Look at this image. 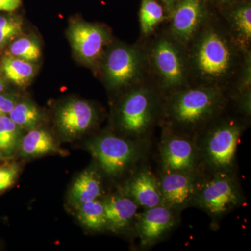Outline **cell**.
Wrapping results in <instances>:
<instances>
[{
	"mask_svg": "<svg viewBox=\"0 0 251 251\" xmlns=\"http://www.w3.org/2000/svg\"><path fill=\"white\" fill-rule=\"evenodd\" d=\"M68 31L74 52L81 61L90 66L101 59L105 48L111 41L108 29L84 21H73Z\"/></svg>",
	"mask_w": 251,
	"mask_h": 251,
	"instance_id": "cell-13",
	"label": "cell"
},
{
	"mask_svg": "<svg viewBox=\"0 0 251 251\" xmlns=\"http://www.w3.org/2000/svg\"><path fill=\"white\" fill-rule=\"evenodd\" d=\"M16 104V99L13 96L0 94V116L9 115Z\"/></svg>",
	"mask_w": 251,
	"mask_h": 251,
	"instance_id": "cell-29",
	"label": "cell"
},
{
	"mask_svg": "<svg viewBox=\"0 0 251 251\" xmlns=\"http://www.w3.org/2000/svg\"><path fill=\"white\" fill-rule=\"evenodd\" d=\"M159 1H161V2L165 5L166 9L171 13L172 9H173L175 5L176 4V3L179 0H159Z\"/></svg>",
	"mask_w": 251,
	"mask_h": 251,
	"instance_id": "cell-32",
	"label": "cell"
},
{
	"mask_svg": "<svg viewBox=\"0 0 251 251\" xmlns=\"http://www.w3.org/2000/svg\"><path fill=\"white\" fill-rule=\"evenodd\" d=\"M232 102L229 91L202 85H191L163 94L159 123L161 127L196 138Z\"/></svg>",
	"mask_w": 251,
	"mask_h": 251,
	"instance_id": "cell-2",
	"label": "cell"
},
{
	"mask_svg": "<svg viewBox=\"0 0 251 251\" xmlns=\"http://www.w3.org/2000/svg\"><path fill=\"white\" fill-rule=\"evenodd\" d=\"M166 19L164 9L157 0H141L139 12L140 30L148 36Z\"/></svg>",
	"mask_w": 251,
	"mask_h": 251,
	"instance_id": "cell-22",
	"label": "cell"
},
{
	"mask_svg": "<svg viewBox=\"0 0 251 251\" xmlns=\"http://www.w3.org/2000/svg\"><path fill=\"white\" fill-rule=\"evenodd\" d=\"M103 194V183L100 173L91 168L85 170L74 181L69 191V201L73 205L99 199Z\"/></svg>",
	"mask_w": 251,
	"mask_h": 251,
	"instance_id": "cell-17",
	"label": "cell"
},
{
	"mask_svg": "<svg viewBox=\"0 0 251 251\" xmlns=\"http://www.w3.org/2000/svg\"><path fill=\"white\" fill-rule=\"evenodd\" d=\"M226 16L229 31L243 49L249 50L251 42V4L243 1L231 5Z\"/></svg>",
	"mask_w": 251,
	"mask_h": 251,
	"instance_id": "cell-18",
	"label": "cell"
},
{
	"mask_svg": "<svg viewBox=\"0 0 251 251\" xmlns=\"http://www.w3.org/2000/svg\"><path fill=\"white\" fill-rule=\"evenodd\" d=\"M97 120V110L85 100H69L59 108L56 115L57 126L68 138H75L90 129Z\"/></svg>",
	"mask_w": 251,
	"mask_h": 251,
	"instance_id": "cell-15",
	"label": "cell"
},
{
	"mask_svg": "<svg viewBox=\"0 0 251 251\" xmlns=\"http://www.w3.org/2000/svg\"><path fill=\"white\" fill-rule=\"evenodd\" d=\"M209 16L206 0H179L171 11L168 35L186 49Z\"/></svg>",
	"mask_w": 251,
	"mask_h": 251,
	"instance_id": "cell-12",
	"label": "cell"
},
{
	"mask_svg": "<svg viewBox=\"0 0 251 251\" xmlns=\"http://www.w3.org/2000/svg\"><path fill=\"white\" fill-rule=\"evenodd\" d=\"M0 128L6 132L15 140L19 142L21 128L13 122L7 115H4L0 116Z\"/></svg>",
	"mask_w": 251,
	"mask_h": 251,
	"instance_id": "cell-27",
	"label": "cell"
},
{
	"mask_svg": "<svg viewBox=\"0 0 251 251\" xmlns=\"http://www.w3.org/2000/svg\"><path fill=\"white\" fill-rule=\"evenodd\" d=\"M9 55L27 62H36L41 55L40 44L33 36L17 37L9 46Z\"/></svg>",
	"mask_w": 251,
	"mask_h": 251,
	"instance_id": "cell-24",
	"label": "cell"
},
{
	"mask_svg": "<svg viewBox=\"0 0 251 251\" xmlns=\"http://www.w3.org/2000/svg\"><path fill=\"white\" fill-rule=\"evenodd\" d=\"M145 52L148 67L162 93L191 85L186 50L168 34L157 36Z\"/></svg>",
	"mask_w": 251,
	"mask_h": 251,
	"instance_id": "cell-7",
	"label": "cell"
},
{
	"mask_svg": "<svg viewBox=\"0 0 251 251\" xmlns=\"http://www.w3.org/2000/svg\"><path fill=\"white\" fill-rule=\"evenodd\" d=\"M57 145L52 135L43 129L29 130L21 142V150L23 156L35 157L56 152Z\"/></svg>",
	"mask_w": 251,
	"mask_h": 251,
	"instance_id": "cell-19",
	"label": "cell"
},
{
	"mask_svg": "<svg viewBox=\"0 0 251 251\" xmlns=\"http://www.w3.org/2000/svg\"><path fill=\"white\" fill-rule=\"evenodd\" d=\"M4 88L5 83L4 80H3L2 78H1V77L0 76V93H1V92L4 90Z\"/></svg>",
	"mask_w": 251,
	"mask_h": 251,
	"instance_id": "cell-33",
	"label": "cell"
},
{
	"mask_svg": "<svg viewBox=\"0 0 251 251\" xmlns=\"http://www.w3.org/2000/svg\"><path fill=\"white\" fill-rule=\"evenodd\" d=\"M21 0H0V12H13L21 6Z\"/></svg>",
	"mask_w": 251,
	"mask_h": 251,
	"instance_id": "cell-30",
	"label": "cell"
},
{
	"mask_svg": "<svg viewBox=\"0 0 251 251\" xmlns=\"http://www.w3.org/2000/svg\"><path fill=\"white\" fill-rule=\"evenodd\" d=\"M185 50L190 79L194 85L212 86L229 92L249 51L237 42L227 24L211 15Z\"/></svg>",
	"mask_w": 251,
	"mask_h": 251,
	"instance_id": "cell-1",
	"label": "cell"
},
{
	"mask_svg": "<svg viewBox=\"0 0 251 251\" xmlns=\"http://www.w3.org/2000/svg\"><path fill=\"white\" fill-rule=\"evenodd\" d=\"M163 93L156 85L140 82L124 96L117 110V125L123 137L150 140L159 123Z\"/></svg>",
	"mask_w": 251,
	"mask_h": 251,
	"instance_id": "cell-4",
	"label": "cell"
},
{
	"mask_svg": "<svg viewBox=\"0 0 251 251\" xmlns=\"http://www.w3.org/2000/svg\"><path fill=\"white\" fill-rule=\"evenodd\" d=\"M148 69L146 52L135 46L117 44L104 55L103 71L107 85L114 90L143 82Z\"/></svg>",
	"mask_w": 251,
	"mask_h": 251,
	"instance_id": "cell-8",
	"label": "cell"
},
{
	"mask_svg": "<svg viewBox=\"0 0 251 251\" xmlns=\"http://www.w3.org/2000/svg\"><path fill=\"white\" fill-rule=\"evenodd\" d=\"M88 149L104 174L117 178L131 174L145 163L150 140L130 139L109 133L94 138Z\"/></svg>",
	"mask_w": 251,
	"mask_h": 251,
	"instance_id": "cell-5",
	"label": "cell"
},
{
	"mask_svg": "<svg viewBox=\"0 0 251 251\" xmlns=\"http://www.w3.org/2000/svg\"><path fill=\"white\" fill-rule=\"evenodd\" d=\"M23 21L18 16H0V49L14 41L21 34Z\"/></svg>",
	"mask_w": 251,
	"mask_h": 251,
	"instance_id": "cell-25",
	"label": "cell"
},
{
	"mask_svg": "<svg viewBox=\"0 0 251 251\" xmlns=\"http://www.w3.org/2000/svg\"><path fill=\"white\" fill-rule=\"evenodd\" d=\"M105 208L107 230L119 234L131 228L138 216L140 206L121 190L101 199Z\"/></svg>",
	"mask_w": 251,
	"mask_h": 251,
	"instance_id": "cell-16",
	"label": "cell"
},
{
	"mask_svg": "<svg viewBox=\"0 0 251 251\" xmlns=\"http://www.w3.org/2000/svg\"><path fill=\"white\" fill-rule=\"evenodd\" d=\"M211 1L219 6H227L245 1V0H211Z\"/></svg>",
	"mask_w": 251,
	"mask_h": 251,
	"instance_id": "cell-31",
	"label": "cell"
},
{
	"mask_svg": "<svg viewBox=\"0 0 251 251\" xmlns=\"http://www.w3.org/2000/svg\"><path fill=\"white\" fill-rule=\"evenodd\" d=\"M18 173L19 168L16 164L0 167V192L13 186L17 179Z\"/></svg>",
	"mask_w": 251,
	"mask_h": 251,
	"instance_id": "cell-26",
	"label": "cell"
},
{
	"mask_svg": "<svg viewBox=\"0 0 251 251\" xmlns=\"http://www.w3.org/2000/svg\"><path fill=\"white\" fill-rule=\"evenodd\" d=\"M180 214L163 204L138 213L131 229L140 249L148 250L164 240L179 225Z\"/></svg>",
	"mask_w": 251,
	"mask_h": 251,
	"instance_id": "cell-10",
	"label": "cell"
},
{
	"mask_svg": "<svg viewBox=\"0 0 251 251\" xmlns=\"http://www.w3.org/2000/svg\"><path fill=\"white\" fill-rule=\"evenodd\" d=\"M227 111L213 120L196 138L204 171L209 174L238 173V146L249 120L239 113L230 115Z\"/></svg>",
	"mask_w": 251,
	"mask_h": 251,
	"instance_id": "cell-3",
	"label": "cell"
},
{
	"mask_svg": "<svg viewBox=\"0 0 251 251\" xmlns=\"http://www.w3.org/2000/svg\"><path fill=\"white\" fill-rule=\"evenodd\" d=\"M77 209V219L87 229L94 232L107 230L106 216L101 200L84 203Z\"/></svg>",
	"mask_w": 251,
	"mask_h": 251,
	"instance_id": "cell-21",
	"label": "cell"
},
{
	"mask_svg": "<svg viewBox=\"0 0 251 251\" xmlns=\"http://www.w3.org/2000/svg\"><path fill=\"white\" fill-rule=\"evenodd\" d=\"M161 128L158 143L161 172L205 173L196 139L165 127Z\"/></svg>",
	"mask_w": 251,
	"mask_h": 251,
	"instance_id": "cell-9",
	"label": "cell"
},
{
	"mask_svg": "<svg viewBox=\"0 0 251 251\" xmlns=\"http://www.w3.org/2000/svg\"><path fill=\"white\" fill-rule=\"evenodd\" d=\"M245 202L238 173L217 172L206 173L193 206L210 217L211 227L215 230L225 216Z\"/></svg>",
	"mask_w": 251,
	"mask_h": 251,
	"instance_id": "cell-6",
	"label": "cell"
},
{
	"mask_svg": "<svg viewBox=\"0 0 251 251\" xmlns=\"http://www.w3.org/2000/svg\"><path fill=\"white\" fill-rule=\"evenodd\" d=\"M1 70L8 80L18 87H25L35 75L36 67L32 62L8 54L2 59Z\"/></svg>",
	"mask_w": 251,
	"mask_h": 251,
	"instance_id": "cell-20",
	"label": "cell"
},
{
	"mask_svg": "<svg viewBox=\"0 0 251 251\" xmlns=\"http://www.w3.org/2000/svg\"><path fill=\"white\" fill-rule=\"evenodd\" d=\"M3 153V152H2V151H1V150H0V157L2 156V154H3V153Z\"/></svg>",
	"mask_w": 251,
	"mask_h": 251,
	"instance_id": "cell-34",
	"label": "cell"
},
{
	"mask_svg": "<svg viewBox=\"0 0 251 251\" xmlns=\"http://www.w3.org/2000/svg\"><path fill=\"white\" fill-rule=\"evenodd\" d=\"M18 144V142L0 128V150L3 153L6 155L12 154Z\"/></svg>",
	"mask_w": 251,
	"mask_h": 251,
	"instance_id": "cell-28",
	"label": "cell"
},
{
	"mask_svg": "<svg viewBox=\"0 0 251 251\" xmlns=\"http://www.w3.org/2000/svg\"><path fill=\"white\" fill-rule=\"evenodd\" d=\"M9 117L21 128L35 129L42 120L40 110L30 102L23 101L16 103Z\"/></svg>",
	"mask_w": 251,
	"mask_h": 251,
	"instance_id": "cell-23",
	"label": "cell"
},
{
	"mask_svg": "<svg viewBox=\"0 0 251 251\" xmlns=\"http://www.w3.org/2000/svg\"><path fill=\"white\" fill-rule=\"evenodd\" d=\"M206 173H163L158 175L162 204L181 214L193 206Z\"/></svg>",
	"mask_w": 251,
	"mask_h": 251,
	"instance_id": "cell-11",
	"label": "cell"
},
{
	"mask_svg": "<svg viewBox=\"0 0 251 251\" xmlns=\"http://www.w3.org/2000/svg\"><path fill=\"white\" fill-rule=\"evenodd\" d=\"M120 190L133 199L142 209H149L162 204L158 175L145 163L130 175Z\"/></svg>",
	"mask_w": 251,
	"mask_h": 251,
	"instance_id": "cell-14",
	"label": "cell"
}]
</instances>
